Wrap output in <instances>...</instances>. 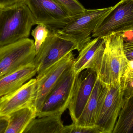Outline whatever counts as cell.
<instances>
[{"label": "cell", "instance_id": "6da1fadb", "mask_svg": "<svg viewBox=\"0 0 133 133\" xmlns=\"http://www.w3.org/2000/svg\"><path fill=\"white\" fill-rule=\"evenodd\" d=\"M102 38L104 41V50L94 70L98 78L108 87H116L121 84L129 68V61L123 47L124 41L120 34Z\"/></svg>", "mask_w": 133, "mask_h": 133}, {"label": "cell", "instance_id": "7a4b0ae2", "mask_svg": "<svg viewBox=\"0 0 133 133\" xmlns=\"http://www.w3.org/2000/svg\"><path fill=\"white\" fill-rule=\"evenodd\" d=\"M34 25L32 15L23 2L0 9V46L28 38Z\"/></svg>", "mask_w": 133, "mask_h": 133}, {"label": "cell", "instance_id": "3957f363", "mask_svg": "<svg viewBox=\"0 0 133 133\" xmlns=\"http://www.w3.org/2000/svg\"><path fill=\"white\" fill-rule=\"evenodd\" d=\"M112 8L86 9L72 16L66 25L55 31L60 36L73 42L76 45L77 50L79 52L91 39L94 30Z\"/></svg>", "mask_w": 133, "mask_h": 133}, {"label": "cell", "instance_id": "277c9868", "mask_svg": "<svg viewBox=\"0 0 133 133\" xmlns=\"http://www.w3.org/2000/svg\"><path fill=\"white\" fill-rule=\"evenodd\" d=\"M73 65L64 72L46 97L37 117L62 116L68 109L76 74Z\"/></svg>", "mask_w": 133, "mask_h": 133}, {"label": "cell", "instance_id": "5b68a950", "mask_svg": "<svg viewBox=\"0 0 133 133\" xmlns=\"http://www.w3.org/2000/svg\"><path fill=\"white\" fill-rule=\"evenodd\" d=\"M133 28V0H121L112 7L91 35L94 38L121 33Z\"/></svg>", "mask_w": 133, "mask_h": 133}, {"label": "cell", "instance_id": "8992f818", "mask_svg": "<svg viewBox=\"0 0 133 133\" xmlns=\"http://www.w3.org/2000/svg\"><path fill=\"white\" fill-rule=\"evenodd\" d=\"M36 25L43 24L57 31L64 28L72 17L56 0H23Z\"/></svg>", "mask_w": 133, "mask_h": 133}, {"label": "cell", "instance_id": "52a82bcc", "mask_svg": "<svg viewBox=\"0 0 133 133\" xmlns=\"http://www.w3.org/2000/svg\"><path fill=\"white\" fill-rule=\"evenodd\" d=\"M36 56L34 41L29 38L0 46V77L32 63Z\"/></svg>", "mask_w": 133, "mask_h": 133}, {"label": "cell", "instance_id": "ba28073f", "mask_svg": "<svg viewBox=\"0 0 133 133\" xmlns=\"http://www.w3.org/2000/svg\"><path fill=\"white\" fill-rule=\"evenodd\" d=\"M77 50L76 45L73 42L50 30L33 62L38 69L37 75L41 74L70 52Z\"/></svg>", "mask_w": 133, "mask_h": 133}, {"label": "cell", "instance_id": "9c48e42d", "mask_svg": "<svg viewBox=\"0 0 133 133\" xmlns=\"http://www.w3.org/2000/svg\"><path fill=\"white\" fill-rule=\"evenodd\" d=\"M98 77L96 72L86 69L77 74L68 109L75 123L81 115L94 87Z\"/></svg>", "mask_w": 133, "mask_h": 133}, {"label": "cell", "instance_id": "30bf717a", "mask_svg": "<svg viewBox=\"0 0 133 133\" xmlns=\"http://www.w3.org/2000/svg\"><path fill=\"white\" fill-rule=\"evenodd\" d=\"M75 59L72 52H70L41 74L37 75L36 78L37 84L36 93L33 105L37 113L40 109L50 91L64 72L73 64Z\"/></svg>", "mask_w": 133, "mask_h": 133}, {"label": "cell", "instance_id": "8fae6325", "mask_svg": "<svg viewBox=\"0 0 133 133\" xmlns=\"http://www.w3.org/2000/svg\"><path fill=\"white\" fill-rule=\"evenodd\" d=\"M124 100L122 81L118 86L108 87L95 127L103 133H112L122 107Z\"/></svg>", "mask_w": 133, "mask_h": 133}, {"label": "cell", "instance_id": "7c38bea8", "mask_svg": "<svg viewBox=\"0 0 133 133\" xmlns=\"http://www.w3.org/2000/svg\"><path fill=\"white\" fill-rule=\"evenodd\" d=\"M36 79H32L15 91L0 97V117H8L21 109L33 106Z\"/></svg>", "mask_w": 133, "mask_h": 133}, {"label": "cell", "instance_id": "4fadbf2b", "mask_svg": "<svg viewBox=\"0 0 133 133\" xmlns=\"http://www.w3.org/2000/svg\"><path fill=\"white\" fill-rule=\"evenodd\" d=\"M108 90V86L97 78L91 95L81 115L74 124L80 126L95 127Z\"/></svg>", "mask_w": 133, "mask_h": 133}, {"label": "cell", "instance_id": "5bb4252c", "mask_svg": "<svg viewBox=\"0 0 133 133\" xmlns=\"http://www.w3.org/2000/svg\"><path fill=\"white\" fill-rule=\"evenodd\" d=\"M103 38L97 37L91 39L79 51L75 59L73 69L76 74L86 69L94 70L96 62L102 56L104 50Z\"/></svg>", "mask_w": 133, "mask_h": 133}, {"label": "cell", "instance_id": "9a60e30c", "mask_svg": "<svg viewBox=\"0 0 133 133\" xmlns=\"http://www.w3.org/2000/svg\"><path fill=\"white\" fill-rule=\"evenodd\" d=\"M33 62L0 77V97L21 87L37 73Z\"/></svg>", "mask_w": 133, "mask_h": 133}, {"label": "cell", "instance_id": "2e32d148", "mask_svg": "<svg viewBox=\"0 0 133 133\" xmlns=\"http://www.w3.org/2000/svg\"><path fill=\"white\" fill-rule=\"evenodd\" d=\"M61 116H50L33 119L22 133H61L64 125Z\"/></svg>", "mask_w": 133, "mask_h": 133}, {"label": "cell", "instance_id": "e0dca14e", "mask_svg": "<svg viewBox=\"0 0 133 133\" xmlns=\"http://www.w3.org/2000/svg\"><path fill=\"white\" fill-rule=\"evenodd\" d=\"M8 124L4 133H22L30 122L37 117L34 106L21 109L8 116Z\"/></svg>", "mask_w": 133, "mask_h": 133}, {"label": "cell", "instance_id": "ac0fdd59", "mask_svg": "<svg viewBox=\"0 0 133 133\" xmlns=\"http://www.w3.org/2000/svg\"><path fill=\"white\" fill-rule=\"evenodd\" d=\"M112 133H133V96L124 98Z\"/></svg>", "mask_w": 133, "mask_h": 133}, {"label": "cell", "instance_id": "d6986e66", "mask_svg": "<svg viewBox=\"0 0 133 133\" xmlns=\"http://www.w3.org/2000/svg\"><path fill=\"white\" fill-rule=\"evenodd\" d=\"M50 29L43 24H38L33 30L31 34L34 38V48L36 55L38 53L41 46L47 38Z\"/></svg>", "mask_w": 133, "mask_h": 133}, {"label": "cell", "instance_id": "ffe728a7", "mask_svg": "<svg viewBox=\"0 0 133 133\" xmlns=\"http://www.w3.org/2000/svg\"><path fill=\"white\" fill-rule=\"evenodd\" d=\"M71 16L80 14L86 10L79 0H56Z\"/></svg>", "mask_w": 133, "mask_h": 133}, {"label": "cell", "instance_id": "44dd1931", "mask_svg": "<svg viewBox=\"0 0 133 133\" xmlns=\"http://www.w3.org/2000/svg\"><path fill=\"white\" fill-rule=\"evenodd\" d=\"M122 82L123 85L124 98H129L133 96V71L129 68L122 79Z\"/></svg>", "mask_w": 133, "mask_h": 133}, {"label": "cell", "instance_id": "7402d4cb", "mask_svg": "<svg viewBox=\"0 0 133 133\" xmlns=\"http://www.w3.org/2000/svg\"><path fill=\"white\" fill-rule=\"evenodd\" d=\"M61 133H103L96 127H87L77 125L72 123L64 126Z\"/></svg>", "mask_w": 133, "mask_h": 133}, {"label": "cell", "instance_id": "603a6c76", "mask_svg": "<svg viewBox=\"0 0 133 133\" xmlns=\"http://www.w3.org/2000/svg\"><path fill=\"white\" fill-rule=\"evenodd\" d=\"M124 51L129 61H133V42H124Z\"/></svg>", "mask_w": 133, "mask_h": 133}, {"label": "cell", "instance_id": "cb8c5ba5", "mask_svg": "<svg viewBox=\"0 0 133 133\" xmlns=\"http://www.w3.org/2000/svg\"><path fill=\"white\" fill-rule=\"evenodd\" d=\"M119 34L122 36L124 42H133V28L128 31Z\"/></svg>", "mask_w": 133, "mask_h": 133}, {"label": "cell", "instance_id": "d4e9b609", "mask_svg": "<svg viewBox=\"0 0 133 133\" xmlns=\"http://www.w3.org/2000/svg\"><path fill=\"white\" fill-rule=\"evenodd\" d=\"M22 2H23V0H0V9L9 7Z\"/></svg>", "mask_w": 133, "mask_h": 133}, {"label": "cell", "instance_id": "484cf974", "mask_svg": "<svg viewBox=\"0 0 133 133\" xmlns=\"http://www.w3.org/2000/svg\"><path fill=\"white\" fill-rule=\"evenodd\" d=\"M8 117H0V133H4L8 124Z\"/></svg>", "mask_w": 133, "mask_h": 133}, {"label": "cell", "instance_id": "4316f807", "mask_svg": "<svg viewBox=\"0 0 133 133\" xmlns=\"http://www.w3.org/2000/svg\"><path fill=\"white\" fill-rule=\"evenodd\" d=\"M129 69L133 71V61H129Z\"/></svg>", "mask_w": 133, "mask_h": 133}]
</instances>
